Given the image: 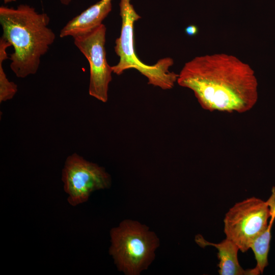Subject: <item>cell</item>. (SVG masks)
Listing matches in <instances>:
<instances>
[{
	"mask_svg": "<svg viewBox=\"0 0 275 275\" xmlns=\"http://www.w3.org/2000/svg\"><path fill=\"white\" fill-rule=\"evenodd\" d=\"M177 84L191 90L207 111L243 113L258 100L252 68L236 56L216 53L197 56L185 63Z\"/></svg>",
	"mask_w": 275,
	"mask_h": 275,
	"instance_id": "cell-1",
	"label": "cell"
},
{
	"mask_svg": "<svg viewBox=\"0 0 275 275\" xmlns=\"http://www.w3.org/2000/svg\"><path fill=\"white\" fill-rule=\"evenodd\" d=\"M49 22L46 13H39L27 4L16 8L0 7L2 37L13 47L9 59L10 67L16 77L25 78L38 71L41 57L56 39L48 26Z\"/></svg>",
	"mask_w": 275,
	"mask_h": 275,
	"instance_id": "cell-2",
	"label": "cell"
},
{
	"mask_svg": "<svg viewBox=\"0 0 275 275\" xmlns=\"http://www.w3.org/2000/svg\"><path fill=\"white\" fill-rule=\"evenodd\" d=\"M131 0H120V15L122 24L120 35L115 41V51L119 57L118 63L112 66L117 75L124 71L134 69L147 77L148 83L163 90L173 88L177 82L178 74L171 71L174 64L173 59L167 57L159 60L151 65L142 62L134 50L133 28L134 22L141 18L136 12Z\"/></svg>",
	"mask_w": 275,
	"mask_h": 275,
	"instance_id": "cell-3",
	"label": "cell"
},
{
	"mask_svg": "<svg viewBox=\"0 0 275 275\" xmlns=\"http://www.w3.org/2000/svg\"><path fill=\"white\" fill-rule=\"evenodd\" d=\"M109 254L118 268L128 275H138L155 257L159 240L148 227L130 219L111 231Z\"/></svg>",
	"mask_w": 275,
	"mask_h": 275,
	"instance_id": "cell-4",
	"label": "cell"
},
{
	"mask_svg": "<svg viewBox=\"0 0 275 275\" xmlns=\"http://www.w3.org/2000/svg\"><path fill=\"white\" fill-rule=\"evenodd\" d=\"M271 213L268 201L251 197L236 203L225 215L224 232L244 253L253 240L268 227Z\"/></svg>",
	"mask_w": 275,
	"mask_h": 275,
	"instance_id": "cell-5",
	"label": "cell"
},
{
	"mask_svg": "<svg viewBox=\"0 0 275 275\" xmlns=\"http://www.w3.org/2000/svg\"><path fill=\"white\" fill-rule=\"evenodd\" d=\"M62 179L68 202L73 206L87 201L93 191L108 188L111 183L110 176L103 168L77 153L67 158Z\"/></svg>",
	"mask_w": 275,
	"mask_h": 275,
	"instance_id": "cell-6",
	"label": "cell"
},
{
	"mask_svg": "<svg viewBox=\"0 0 275 275\" xmlns=\"http://www.w3.org/2000/svg\"><path fill=\"white\" fill-rule=\"evenodd\" d=\"M106 26L102 23L90 32L73 38L74 45L89 63V94L102 102L108 100L113 73L106 58Z\"/></svg>",
	"mask_w": 275,
	"mask_h": 275,
	"instance_id": "cell-7",
	"label": "cell"
},
{
	"mask_svg": "<svg viewBox=\"0 0 275 275\" xmlns=\"http://www.w3.org/2000/svg\"><path fill=\"white\" fill-rule=\"evenodd\" d=\"M112 8V0H100L70 20L61 29L60 37L74 38L92 31L102 24Z\"/></svg>",
	"mask_w": 275,
	"mask_h": 275,
	"instance_id": "cell-8",
	"label": "cell"
},
{
	"mask_svg": "<svg viewBox=\"0 0 275 275\" xmlns=\"http://www.w3.org/2000/svg\"><path fill=\"white\" fill-rule=\"evenodd\" d=\"M195 240L201 247L211 245L218 250L219 259L218 272L221 275H257L260 273L255 267L252 269H243L240 265L237 257L239 250L237 245L231 240L226 238L218 243L206 241L200 235L196 236Z\"/></svg>",
	"mask_w": 275,
	"mask_h": 275,
	"instance_id": "cell-9",
	"label": "cell"
},
{
	"mask_svg": "<svg viewBox=\"0 0 275 275\" xmlns=\"http://www.w3.org/2000/svg\"><path fill=\"white\" fill-rule=\"evenodd\" d=\"M273 221H270L266 229L258 235L252 241L250 248L253 250L257 262L256 268L260 273L268 265V254L271 238V228Z\"/></svg>",
	"mask_w": 275,
	"mask_h": 275,
	"instance_id": "cell-10",
	"label": "cell"
},
{
	"mask_svg": "<svg viewBox=\"0 0 275 275\" xmlns=\"http://www.w3.org/2000/svg\"><path fill=\"white\" fill-rule=\"evenodd\" d=\"M10 46L9 42L0 38V103L12 99L17 92V85L8 80L3 66L4 61L9 58L7 49Z\"/></svg>",
	"mask_w": 275,
	"mask_h": 275,
	"instance_id": "cell-11",
	"label": "cell"
},
{
	"mask_svg": "<svg viewBox=\"0 0 275 275\" xmlns=\"http://www.w3.org/2000/svg\"><path fill=\"white\" fill-rule=\"evenodd\" d=\"M185 33L189 36H194L197 34L198 32V28L194 25H190L185 28Z\"/></svg>",
	"mask_w": 275,
	"mask_h": 275,
	"instance_id": "cell-12",
	"label": "cell"
},
{
	"mask_svg": "<svg viewBox=\"0 0 275 275\" xmlns=\"http://www.w3.org/2000/svg\"><path fill=\"white\" fill-rule=\"evenodd\" d=\"M59 1L62 5H65V6L69 5L72 1V0H59Z\"/></svg>",
	"mask_w": 275,
	"mask_h": 275,
	"instance_id": "cell-13",
	"label": "cell"
},
{
	"mask_svg": "<svg viewBox=\"0 0 275 275\" xmlns=\"http://www.w3.org/2000/svg\"><path fill=\"white\" fill-rule=\"evenodd\" d=\"M3 1L5 4H8V3H12L13 2H15L16 0H3Z\"/></svg>",
	"mask_w": 275,
	"mask_h": 275,
	"instance_id": "cell-14",
	"label": "cell"
}]
</instances>
